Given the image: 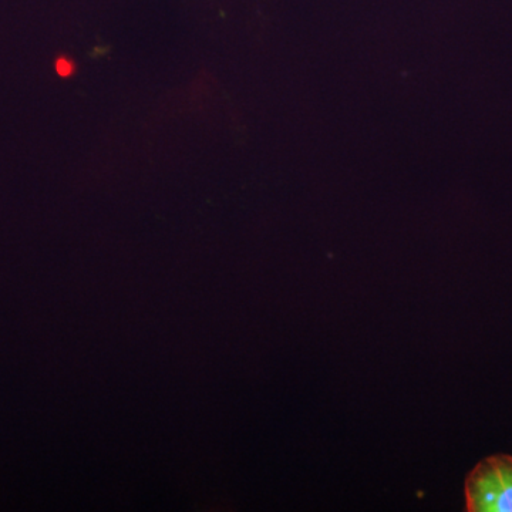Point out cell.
Segmentation results:
<instances>
[{
    "label": "cell",
    "mask_w": 512,
    "mask_h": 512,
    "mask_svg": "<svg viewBox=\"0 0 512 512\" xmlns=\"http://www.w3.org/2000/svg\"><path fill=\"white\" fill-rule=\"evenodd\" d=\"M468 512H512V456L484 458L466 480Z\"/></svg>",
    "instance_id": "1"
},
{
    "label": "cell",
    "mask_w": 512,
    "mask_h": 512,
    "mask_svg": "<svg viewBox=\"0 0 512 512\" xmlns=\"http://www.w3.org/2000/svg\"><path fill=\"white\" fill-rule=\"evenodd\" d=\"M56 70L60 76L69 77L74 72V64L67 59L57 60Z\"/></svg>",
    "instance_id": "2"
}]
</instances>
